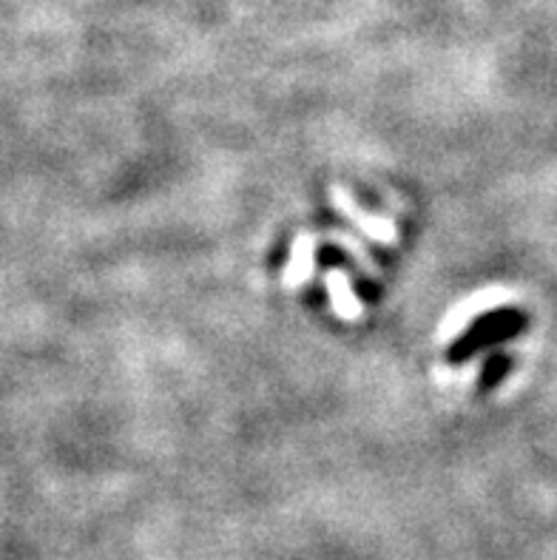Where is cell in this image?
<instances>
[{
  "instance_id": "277c9868",
  "label": "cell",
  "mask_w": 557,
  "mask_h": 560,
  "mask_svg": "<svg viewBox=\"0 0 557 560\" xmlns=\"http://www.w3.org/2000/svg\"><path fill=\"white\" fill-rule=\"evenodd\" d=\"M356 291H359L361 299L379 302V293H375V284L373 282H364V279H359V282H356Z\"/></svg>"
},
{
  "instance_id": "7a4b0ae2",
  "label": "cell",
  "mask_w": 557,
  "mask_h": 560,
  "mask_svg": "<svg viewBox=\"0 0 557 560\" xmlns=\"http://www.w3.org/2000/svg\"><path fill=\"white\" fill-rule=\"evenodd\" d=\"M512 368H515V359L509 353L489 355V362H484L478 373V393H492L512 373Z\"/></svg>"
},
{
  "instance_id": "3957f363",
  "label": "cell",
  "mask_w": 557,
  "mask_h": 560,
  "mask_svg": "<svg viewBox=\"0 0 557 560\" xmlns=\"http://www.w3.org/2000/svg\"><path fill=\"white\" fill-rule=\"evenodd\" d=\"M318 265L322 268H353V259L341 248H336V245H322V250H318Z\"/></svg>"
},
{
  "instance_id": "6da1fadb",
  "label": "cell",
  "mask_w": 557,
  "mask_h": 560,
  "mask_svg": "<svg viewBox=\"0 0 557 560\" xmlns=\"http://www.w3.org/2000/svg\"><path fill=\"white\" fill-rule=\"evenodd\" d=\"M526 327H530V316L521 307H495V311L478 316L459 339L452 341L450 350H446V364H452V368L466 364L480 350L518 339Z\"/></svg>"
}]
</instances>
